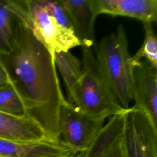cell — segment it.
<instances>
[{
	"label": "cell",
	"instance_id": "1",
	"mask_svg": "<svg viewBox=\"0 0 157 157\" xmlns=\"http://www.w3.org/2000/svg\"><path fill=\"white\" fill-rule=\"evenodd\" d=\"M12 48L1 57L26 106L27 115L52 139H60L63 94L53 54L15 16Z\"/></svg>",
	"mask_w": 157,
	"mask_h": 157
},
{
	"label": "cell",
	"instance_id": "9",
	"mask_svg": "<svg viewBox=\"0 0 157 157\" xmlns=\"http://www.w3.org/2000/svg\"><path fill=\"white\" fill-rule=\"evenodd\" d=\"M123 115L112 116L82 157H129L123 139Z\"/></svg>",
	"mask_w": 157,
	"mask_h": 157
},
{
	"label": "cell",
	"instance_id": "4",
	"mask_svg": "<svg viewBox=\"0 0 157 157\" xmlns=\"http://www.w3.org/2000/svg\"><path fill=\"white\" fill-rule=\"evenodd\" d=\"M82 78L75 106L86 114L105 120L122 114L123 108L101 74L91 48H82Z\"/></svg>",
	"mask_w": 157,
	"mask_h": 157
},
{
	"label": "cell",
	"instance_id": "12",
	"mask_svg": "<svg viewBox=\"0 0 157 157\" xmlns=\"http://www.w3.org/2000/svg\"><path fill=\"white\" fill-rule=\"evenodd\" d=\"M0 139L17 142H36L51 138L29 116H15L0 111Z\"/></svg>",
	"mask_w": 157,
	"mask_h": 157
},
{
	"label": "cell",
	"instance_id": "14",
	"mask_svg": "<svg viewBox=\"0 0 157 157\" xmlns=\"http://www.w3.org/2000/svg\"><path fill=\"white\" fill-rule=\"evenodd\" d=\"M15 15L6 0H0V56L7 55L11 50L14 39Z\"/></svg>",
	"mask_w": 157,
	"mask_h": 157
},
{
	"label": "cell",
	"instance_id": "5",
	"mask_svg": "<svg viewBox=\"0 0 157 157\" xmlns=\"http://www.w3.org/2000/svg\"><path fill=\"white\" fill-rule=\"evenodd\" d=\"M105 120L91 117L67 101L59 112L60 139L78 155L90 147L104 125Z\"/></svg>",
	"mask_w": 157,
	"mask_h": 157
},
{
	"label": "cell",
	"instance_id": "6",
	"mask_svg": "<svg viewBox=\"0 0 157 157\" xmlns=\"http://www.w3.org/2000/svg\"><path fill=\"white\" fill-rule=\"evenodd\" d=\"M123 139L129 157H157V126L143 111L123 112Z\"/></svg>",
	"mask_w": 157,
	"mask_h": 157
},
{
	"label": "cell",
	"instance_id": "3",
	"mask_svg": "<svg viewBox=\"0 0 157 157\" xmlns=\"http://www.w3.org/2000/svg\"><path fill=\"white\" fill-rule=\"evenodd\" d=\"M99 70L119 104L129 108L132 100L134 66L131 61L128 40L123 26L104 37L96 48Z\"/></svg>",
	"mask_w": 157,
	"mask_h": 157
},
{
	"label": "cell",
	"instance_id": "13",
	"mask_svg": "<svg viewBox=\"0 0 157 157\" xmlns=\"http://www.w3.org/2000/svg\"><path fill=\"white\" fill-rule=\"evenodd\" d=\"M53 59L65 83L67 101L75 105L78 99L82 78V61L69 51H55Z\"/></svg>",
	"mask_w": 157,
	"mask_h": 157
},
{
	"label": "cell",
	"instance_id": "16",
	"mask_svg": "<svg viewBox=\"0 0 157 157\" xmlns=\"http://www.w3.org/2000/svg\"><path fill=\"white\" fill-rule=\"evenodd\" d=\"M145 29L144 40L133 56L131 61L134 66L137 62L144 58L153 67L157 68V39L152 27V23H143Z\"/></svg>",
	"mask_w": 157,
	"mask_h": 157
},
{
	"label": "cell",
	"instance_id": "8",
	"mask_svg": "<svg viewBox=\"0 0 157 157\" xmlns=\"http://www.w3.org/2000/svg\"><path fill=\"white\" fill-rule=\"evenodd\" d=\"M78 155L61 139L17 142L0 139V157H66Z\"/></svg>",
	"mask_w": 157,
	"mask_h": 157
},
{
	"label": "cell",
	"instance_id": "15",
	"mask_svg": "<svg viewBox=\"0 0 157 157\" xmlns=\"http://www.w3.org/2000/svg\"><path fill=\"white\" fill-rule=\"evenodd\" d=\"M0 111L15 116H28L24 101L13 82L0 86Z\"/></svg>",
	"mask_w": 157,
	"mask_h": 157
},
{
	"label": "cell",
	"instance_id": "7",
	"mask_svg": "<svg viewBox=\"0 0 157 157\" xmlns=\"http://www.w3.org/2000/svg\"><path fill=\"white\" fill-rule=\"evenodd\" d=\"M133 108L145 112L157 126V68L146 60L134 65Z\"/></svg>",
	"mask_w": 157,
	"mask_h": 157
},
{
	"label": "cell",
	"instance_id": "10",
	"mask_svg": "<svg viewBox=\"0 0 157 157\" xmlns=\"http://www.w3.org/2000/svg\"><path fill=\"white\" fill-rule=\"evenodd\" d=\"M82 48L94 45V23L98 17L93 0H59Z\"/></svg>",
	"mask_w": 157,
	"mask_h": 157
},
{
	"label": "cell",
	"instance_id": "17",
	"mask_svg": "<svg viewBox=\"0 0 157 157\" xmlns=\"http://www.w3.org/2000/svg\"><path fill=\"white\" fill-rule=\"evenodd\" d=\"M12 83V80L5 65L4 61L0 56V86Z\"/></svg>",
	"mask_w": 157,
	"mask_h": 157
},
{
	"label": "cell",
	"instance_id": "2",
	"mask_svg": "<svg viewBox=\"0 0 157 157\" xmlns=\"http://www.w3.org/2000/svg\"><path fill=\"white\" fill-rule=\"evenodd\" d=\"M14 15L53 54L80 46L59 0H6Z\"/></svg>",
	"mask_w": 157,
	"mask_h": 157
},
{
	"label": "cell",
	"instance_id": "11",
	"mask_svg": "<svg viewBox=\"0 0 157 157\" xmlns=\"http://www.w3.org/2000/svg\"><path fill=\"white\" fill-rule=\"evenodd\" d=\"M93 4L98 16H124L143 23H153L157 20V0H93Z\"/></svg>",
	"mask_w": 157,
	"mask_h": 157
},
{
	"label": "cell",
	"instance_id": "18",
	"mask_svg": "<svg viewBox=\"0 0 157 157\" xmlns=\"http://www.w3.org/2000/svg\"><path fill=\"white\" fill-rule=\"evenodd\" d=\"M66 157H82L81 155H76V156H66Z\"/></svg>",
	"mask_w": 157,
	"mask_h": 157
}]
</instances>
